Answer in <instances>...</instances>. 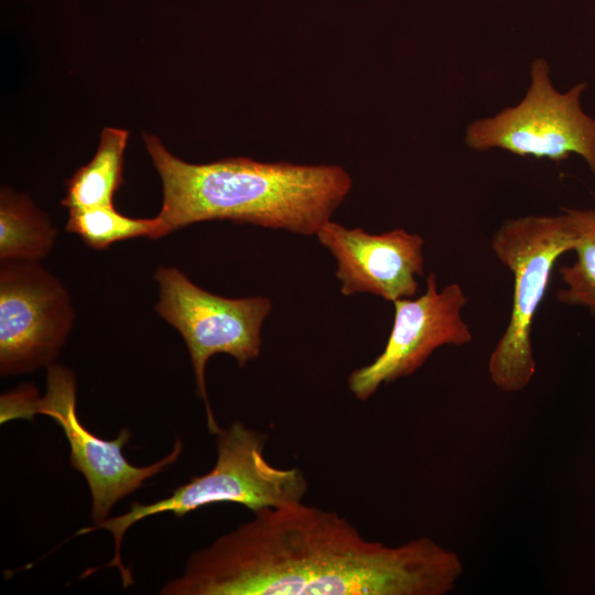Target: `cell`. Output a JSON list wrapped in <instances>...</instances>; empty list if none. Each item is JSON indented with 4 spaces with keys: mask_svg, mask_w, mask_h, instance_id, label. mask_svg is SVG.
<instances>
[{
    "mask_svg": "<svg viewBox=\"0 0 595 595\" xmlns=\"http://www.w3.org/2000/svg\"><path fill=\"white\" fill-rule=\"evenodd\" d=\"M160 221L153 218H132L113 206L71 208L65 229L78 235L90 248L107 249L117 241L137 237L154 239Z\"/></svg>",
    "mask_w": 595,
    "mask_h": 595,
    "instance_id": "obj_14",
    "label": "cell"
},
{
    "mask_svg": "<svg viewBox=\"0 0 595 595\" xmlns=\"http://www.w3.org/2000/svg\"><path fill=\"white\" fill-rule=\"evenodd\" d=\"M159 300L154 311L183 337L191 358L196 393L204 401L207 428L216 434L218 425L210 408L205 370L215 354H227L244 367L261 350V331L272 310L266 296L229 299L213 294L193 283L175 267L154 271Z\"/></svg>",
    "mask_w": 595,
    "mask_h": 595,
    "instance_id": "obj_5",
    "label": "cell"
},
{
    "mask_svg": "<svg viewBox=\"0 0 595 595\" xmlns=\"http://www.w3.org/2000/svg\"><path fill=\"white\" fill-rule=\"evenodd\" d=\"M457 553L428 537L390 547L336 512L296 502L253 518L188 556L162 595H444Z\"/></svg>",
    "mask_w": 595,
    "mask_h": 595,
    "instance_id": "obj_1",
    "label": "cell"
},
{
    "mask_svg": "<svg viewBox=\"0 0 595 595\" xmlns=\"http://www.w3.org/2000/svg\"><path fill=\"white\" fill-rule=\"evenodd\" d=\"M144 142L162 182L154 239L209 220L313 236L353 185L339 165L264 163L244 156L194 164L173 155L155 136L145 134Z\"/></svg>",
    "mask_w": 595,
    "mask_h": 595,
    "instance_id": "obj_2",
    "label": "cell"
},
{
    "mask_svg": "<svg viewBox=\"0 0 595 595\" xmlns=\"http://www.w3.org/2000/svg\"><path fill=\"white\" fill-rule=\"evenodd\" d=\"M46 369V390L42 397L33 400L30 419L44 414L63 430L69 444V463L87 482L91 496V519L98 524L108 518L119 500L175 463L183 451V443L176 440L172 451L151 465H132L122 453L131 432L122 429L113 440L95 435L78 418L73 370L56 363Z\"/></svg>",
    "mask_w": 595,
    "mask_h": 595,
    "instance_id": "obj_8",
    "label": "cell"
},
{
    "mask_svg": "<svg viewBox=\"0 0 595 595\" xmlns=\"http://www.w3.org/2000/svg\"><path fill=\"white\" fill-rule=\"evenodd\" d=\"M587 86L581 82L559 91L552 85L548 62L536 58L524 97L516 106L468 125L465 143L476 151L501 149L554 162L577 154L595 175V119L581 106Z\"/></svg>",
    "mask_w": 595,
    "mask_h": 595,
    "instance_id": "obj_6",
    "label": "cell"
},
{
    "mask_svg": "<svg viewBox=\"0 0 595 595\" xmlns=\"http://www.w3.org/2000/svg\"><path fill=\"white\" fill-rule=\"evenodd\" d=\"M57 230L46 213L25 195L0 192V260L40 261L54 247Z\"/></svg>",
    "mask_w": 595,
    "mask_h": 595,
    "instance_id": "obj_11",
    "label": "cell"
},
{
    "mask_svg": "<svg viewBox=\"0 0 595 595\" xmlns=\"http://www.w3.org/2000/svg\"><path fill=\"white\" fill-rule=\"evenodd\" d=\"M575 234L576 259L559 268L564 288L556 299L571 306H583L595 316V205L592 208L562 207Z\"/></svg>",
    "mask_w": 595,
    "mask_h": 595,
    "instance_id": "obj_13",
    "label": "cell"
},
{
    "mask_svg": "<svg viewBox=\"0 0 595 595\" xmlns=\"http://www.w3.org/2000/svg\"><path fill=\"white\" fill-rule=\"evenodd\" d=\"M74 320L68 291L39 261H1L2 377L28 374L55 364Z\"/></svg>",
    "mask_w": 595,
    "mask_h": 595,
    "instance_id": "obj_7",
    "label": "cell"
},
{
    "mask_svg": "<svg viewBox=\"0 0 595 595\" xmlns=\"http://www.w3.org/2000/svg\"><path fill=\"white\" fill-rule=\"evenodd\" d=\"M574 244V230L562 212L509 218L491 237L493 252L513 278L509 322L488 361L490 380L504 392L523 390L536 374L534 317L558 259Z\"/></svg>",
    "mask_w": 595,
    "mask_h": 595,
    "instance_id": "obj_4",
    "label": "cell"
},
{
    "mask_svg": "<svg viewBox=\"0 0 595 595\" xmlns=\"http://www.w3.org/2000/svg\"><path fill=\"white\" fill-rule=\"evenodd\" d=\"M425 284L420 296L393 302V323L383 350L348 376V388L358 400L369 399L383 383L414 374L439 347L472 342L469 326L462 318L467 303L462 286L451 283L439 290L433 272Z\"/></svg>",
    "mask_w": 595,
    "mask_h": 595,
    "instance_id": "obj_9",
    "label": "cell"
},
{
    "mask_svg": "<svg viewBox=\"0 0 595 595\" xmlns=\"http://www.w3.org/2000/svg\"><path fill=\"white\" fill-rule=\"evenodd\" d=\"M215 435L217 458L208 473L192 477L165 498L151 504L134 501L127 512L76 532L82 536L107 530L112 534L115 551L107 566L119 570L123 587L130 586L133 577L122 563L121 542L126 531L144 518L163 512L182 518L197 508L220 502L239 504L253 513L302 501L307 491L305 476L298 467L280 468L266 459V433L235 421Z\"/></svg>",
    "mask_w": 595,
    "mask_h": 595,
    "instance_id": "obj_3",
    "label": "cell"
},
{
    "mask_svg": "<svg viewBox=\"0 0 595 595\" xmlns=\"http://www.w3.org/2000/svg\"><path fill=\"white\" fill-rule=\"evenodd\" d=\"M129 131L102 129L94 158L66 182L62 205L71 208L113 206V195L123 183V155Z\"/></svg>",
    "mask_w": 595,
    "mask_h": 595,
    "instance_id": "obj_12",
    "label": "cell"
},
{
    "mask_svg": "<svg viewBox=\"0 0 595 595\" xmlns=\"http://www.w3.org/2000/svg\"><path fill=\"white\" fill-rule=\"evenodd\" d=\"M37 396V389L31 383L21 385L20 387L3 393L0 399L1 424L15 419L30 420V408Z\"/></svg>",
    "mask_w": 595,
    "mask_h": 595,
    "instance_id": "obj_15",
    "label": "cell"
},
{
    "mask_svg": "<svg viewBox=\"0 0 595 595\" xmlns=\"http://www.w3.org/2000/svg\"><path fill=\"white\" fill-rule=\"evenodd\" d=\"M335 257L345 296L376 294L387 301L413 298L424 273V239L397 228L379 235L328 220L316 234Z\"/></svg>",
    "mask_w": 595,
    "mask_h": 595,
    "instance_id": "obj_10",
    "label": "cell"
}]
</instances>
